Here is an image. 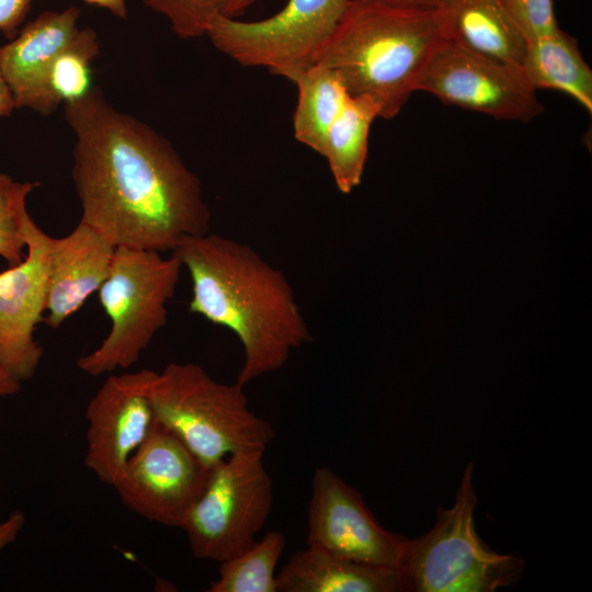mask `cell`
<instances>
[{"mask_svg": "<svg viewBox=\"0 0 592 592\" xmlns=\"http://www.w3.org/2000/svg\"><path fill=\"white\" fill-rule=\"evenodd\" d=\"M65 104L80 221L115 247L173 251L210 228L202 184L173 146L92 87Z\"/></svg>", "mask_w": 592, "mask_h": 592, "instance_id": "obj_1", "label": "cell"}, {"mask_svg": "<svg viewBox=\"0 0 592 592\" xmlns=\"http://www.w3.org/2000/svg\"><path fill=\"white\" fill-rule=\"evenodd\" d=\"M171 253L191 277L189 311L240 341L241 386L282 368L312 340L288 280L249 244L208 231L184 238Z\"/></svg>", "mask_w": 592, "mask_h": 592, "instance_id": "obj_2", "label": "cell"}, {"mask_svg": "<svg viewBox=\"0 0 592 592\" xmlns=\"http://www.w3.org/2000/svg\"><path fill=\"white\" fill-rule=\"evenodd\" d=\"M448 39L445 9L350 0L315 64L333 70L351 96L372 100L379 117L390 119L417 91L425 66Z\"/></svg>", "mask_w": 592, "mask_h": 592, "instance_id": "obj_3", "label": "cell"}, {"mask_svg": "<svg viewBox=\"0 0 592 592\" xmlns=\"http://www.w3.org/2000/svg\"><path fill=\"white\" fill-rule=\"evenodd\" d=\"M155 419L171 430L204 464L263 451L274 439L271 423L248 407L243 386L216 382L195 363L168 364L148 390Z\"/></svg>", "mask_w": 592, "mask_h": 592, "instance_id": "obj_4", "label": "cell"}, {"mask_svg": "<svg viewBox=\"0 0 592 592\" xmlns=\"http://www.w3.org/2000/svg\"><path fill=\"white\" fill-rule=\"evenodd\" d=\"M473 476L470 463L452 506H439L433 527L407 539L397 567L402 592H494L522 578L524 559L492 550L477 533Z\"/></svg>", "mask_w": 592, "mask_h": 592, "instance_id": "obj_5", "label": "cell"}, {"mask_svg": "<svg viewBox=\"0 0 592 592\" xmlns=\"http://www.w3.org/2000/svg\"><path fill=\"white\" fill-rule=\"evenodd\" d=\"M182 264L171 253L116 247L109 274L98 289L99 301L111 321L101 344L81 356L77 366L99 376L138 362L168 320Z\"/></svg>", "mask_w": 592, "mask_h": 592, "instance_id": "obj_6", "label": "cell"}, {"mask_svg": "<svg viewBox=\"0 0 592 592\" xmlns=\"http://www.w3.org/2000/svg\"><path fill=\"white\" fill-rule=\"evenodd\" d=\"M262 457L263 451L239 452L212 467L181 527L196 558L220 563L255 543L273 502Z\"/></svg>", "mask_w": 592, "mask_h": 592, "instance_id": "obj_7", "label": "cell"}, {"mask_svg": "<svg viewBox=\"0 0 592 592\" xmlns=\"http://www.w3.org/2000/svg\"><path fill=\"white\" fill-rule=\"evenodd\" d=\"M350 0H287L260 21L217 18L205 36L243 67H264L292 82L315 65Z\"/></svg>", "mask_w": 592, "mask_h": 592, "instance_id": "obj_8", "label": "cell"}, {"mask_svg": "<svg viewBox=\"0 0 592 592\" xmlns=\"http://www.w3.org/2000/svg\"><path fill=\"white\" fill-rule=\"evenodd\" d=\"M210 470L212 467L155 419L147 437L113 487L130 511L149 521L181 528L204 490Z\"/></svg>", "mask_w": 592, "mask_h": 592, "instance_id": "obj_9", "label": "cell"}, {"mask_svg": "<svg viewBox=\"0 0 592 592\" xmlns=\"http://www.w3.org/2000/svg\"><path fill=\"white\" fill-rule=\"evenodd\" d=\"M420 90L445 104L497 119L528 122L544 111L519 68L467 50L451 39L425 66L417 86Z\"/></svg>", "mask_w": 592, "mask_h": 592, "instance_id": "obj_10", "label": "cell"}, {"mask_svg": "<svg viewBox=\"0 0 592 592\" xmlns=\"http://www.w3.org/2000/svg\"><path fill=\"white\" fill-rule=\"evenodd\" d=\"M407 539L384 528L362 496L331 469H315L307 546L360 562L397 568Z\"/></svg>", "mask_w": 592, "mask_h": 592, "instance_id": "obj_11", "label": "cell"}, {"mask_svg": "<svg viewBox=\"0 0 592 592\" xmlns=\"http://www.w3.org/2000/svg\"><path fill=\"white\" fill-rule=\"evenodd\" d=\"M155 374L141 369L111 375L88 403L84 465L106 485L114 486L151 429L148 390Z\"/></svg>", "mask_w": 592, "mask_h": 592, "instance_id": "obj_12", "label": "cell"}, {"mask_svg": "<svg viewBox=\"0 0 592 592\" xmlns=\"http://www.w3.org/2000/svg\"><path fill=\"white\" fill-rule=\"evenodd\" d=\"M49 237L31 217L25 259L0 273V364L21 383L34 376L44 354L34 331L44 321Z\"/></svg>", "mask_w": 592, "mask_h": 592, "instance_id": "obj_13", "label": "cell"}, {"mask_svg": "<svg viewBox=\"0 0 592 592\" xmlns=\"http://www.w3.org/2000/svg\"><path fill=\"white\" fill-rule=\"evenodd\" d=\"M80 12L73 5L44 11L0 47V70L16 109L48 115L60 105L50 89V70L58 55L78 35Z\"/></svg>", "mask_w": 592, "mask_h": 592, "instance_id": "obj_14", "label": "cell"}, {"mask_svg": "<svg viewBox=\"0 0 592 592\" xmlns=\"http://www.w3.org/2000/svg\"><path fill=\"white\" fill-rule=\"evenodd\" d=\"M116 247L80 221L62 238L49 237L44 321L58 328L75 315L106 278Z\"/></svg>", "mask_w": 592, "mask_h": 592, "instance_id": "obj_15", "label": "cell"}, {"mask_svg": "<svg viewBox=\"0 0 592 592\" xmlns=\"http://www.w3.org/2000/svg\"><path fill=\"white\" fill-rule=\"evenodd\" d=\"M278 592H402L397 568L360 562L307 546L276 576Z\"/></svg>", "mask_w": 592, "mask_h": 592, "instance_id": "obj_16", "label": "cell"}, {"mask_svg": "<svg viewBox=\"0 0 592 592\" xmlns=\"http://www.w3.org/2000/svg\"><path fill=\"white\" fill-rule=\"evenodd\" d=\"M449 39L520 69L527 39L497 0H447Z\"/></svg>", "mask_w": 592, "mask_h": 592, "instance_id": "obj_17", "label": "cell"}, {"mask_svg": "<svg viewBox=\"0 0 592 592\" xmlns=\"http://www.w3.org/2000/svg\"><path fill=\"white\" fill-rule=\"evenodd\" d=\"M520 70L535 91L554 89L592 111V71L577 41L562 30L527 39Z\"/></svg>", "mask_w": 592, "mask_h": 592, "instance_id": "obj_18", "label": "cell"}, {"mask_svg": "<svg viewBox=\"0 0 592 592\" xmlns=\"http://www.w3.org/2000/svg\"><path fill=\"white\" fill-rule=\"evenodd\" d=\"M379 117L376 104L363 96H349L331 124L323 156L338 190L349 194L362 180L372 123Z\"/></svg>", "mask_w": 592, "mask_h": 592, "instance_id": "obj_19", "label": "cell"}, {"mask_svg": "<svg viewBox=\"0 0 592 592\" xmlns=\"http://www.w3.org/2000/svg\"><path fill=\"white\" fill-rule=\"evenodd\" d=\"M294 83L298 90L293 117L294 136L323 156L328 130L350 94L337 73L319 64L301 72Z\"/></svg>", "mask_w": 592, "mask_h": 592, "instance_id": "obj_20", "label": "cell"}, {"mask_svg": "<svg viewBox=\"0 0 592 592\" xmlns=\"http://www.w3.org/2000/svg\"><path fill=\"white\" fill-rule=\"evenodd\" d=\"M286 539L278 531L267 532L243 553L220 562L219 578L208 592H277L276 565Z\"/></svg>", "mask_w": 592, "mask_h": 592, "instance_id": "obj_21", "label": "cell"}, {"mask_svg": "<svg viewBox=\"0 0 592 592\" xmlns=\"http://www.w3.org/2000/svg\"><path fill=\"white\" fill-rule=\"evenodd\" d=\"M257 0H143L153 12L169 22L182 39L205 36L213 20L237 19Z\"/></svg>", "mask_w": 592, "mask_h": 592, "instance_id": "obj_22", "label": "cell"}, {"mask_svg": "<svg viewBox=\"0 0 592 592\" xmlns=\"http://www.w3.org/2000/svg\"><path fill=\"white\" fill-rule=\"evenodd\" d=\"M99 55L95 31L92 27L80 29L50 70V89L60 104L78 100L91 90V64Z\"/></svg>", "mask_w": 592, "mask_h": 592, "instance_id": "obj_23", "label": "cell"}, {"mask_svg": "<svg viewBox=\"0 0 592 592\" xmlns=\"http://www.w3.org/2000/svg\"><path fill=\"white\" fill-rule=\"evenodd\" d=\"M38 185V182L16 181L0 171V257L9 266L26 257V226L31 218L26 201Z\"/></svg>", "mask_w": 592, "mask_h": 592, "instance_id": "obj_24", "label": "cell"}, {"mask_svg": "<svg viewBox=\"0 0 592 592\" xmlns=\"http://www.w3.org/2000/svg\"><path fill=\"white\" fill-rule=\"evenodd\" d=\"M526 39L559 30L554 0H497Z\"/></svg>", "mask_w": 592, "mask_h": 592, "instance_id": "obj_25", "label": "cell"}, {"mask_svg": "<svg viewBox=\"0 0 592 592\" xmlns=\"http://www.w3.org/2000/svg\"><path fill=\"white\" fill-rule=\"evenodd\" d=\"M32 0H0V32L8 38L16 36Z\"/></svg>", "mask_w": 592, "mask_h": 592, "instance_id": "obj_26", "label": "cell"}, {"mask_svg": "<svg viewBox=\"0 0 592 592\" xmlns=\"http://www.w3.org/2000/svg\"><path fill=\"white\" fill-rule=\"evenodd\" d=\"M25 514L22 510L12 511L5 520L0 522V554L12 544L25 524Z\"/></svg>", "mask_w": 592, "mask_h": 592, "instance_id": "obj_27", "label": "cell"}, {"mask_svg": "<svg viewBox=\"0 0 592 592\" xmlns=\"http://www.w3.org/2000/svg\"><path fill=\"white\" fill-rule=\"evenodd\" d=\"M385 5L399 9L439 10L443 9L447 0H375Z\"/></svg>", "mask_w": 592, "mask_h": 592, "instance_id": "obj_28", "label": "cell"}, {"mask_svg": "<svg viewBox=\"0 0 592 592\" xmlns=\"http://www.w3.org/2000/svg\"><path fill=\"white\" fill-rule=\"evenodd\" d=\"M90 5L102 8L119 19L127 18L126 0H83Z\"/></svg>", "mask_w": 592, "mask_h": 592, "instance_id": "obj_29", "label": "cell"}, {"mask_svg": "<svg viewBox=\"0 0 592 592\" xmlns=\"http://www.w3.org/2000/svg\"><path fill=\"white\" fill-rule=\"evenodd\" d=\"M21 386L22 383L0 364V397L16 395Z\"/></svg>", "mask_w": 592, "mask_h": 592, "instance_id": "obj_30", "label": "cell"}, {"mask_svg": "<svg viewBox=\"0 0 592 592\" xmlns=\"http://www.w3.org/2000/svg\"><path fill=\"white\" fill-rule=\"evenodd\" d=\"M14 110V99L0 70V117L10 116Z\"/></svg>", "mask_w": 592, "mask_h": 592, "instance_id": "obj_31", "label": "cell"}]
</instances>
